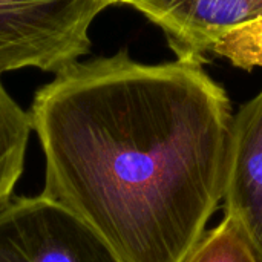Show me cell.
Instances as JSON below:
<instances>
[{
  "mask_svg": "<svg viewBox=\"0 0 262 262\" xmlns=\"http://www.w3.org/2000/svg\"><path fill=\"white\" fill-rule=\"evenodd\" d=\"M0 262H123L80 216L37 196H12L0 209Z\"/></svg>",
  "mask_w": 262,
  "mask_h": 262,
  "instance_id": "3",
  "label": "cell"
},
{
  "mask_svg": "<svg viewBox=\"0 0 262 262\" xmlns=\"http://www.w3.org/2000/svg\"><path fill=\"white\" fill-rule=\"evenodd\" d=\"M212 52L246 71L262 68V17L223 35Z\"/></svg>",
  "mask_w": 262,
  "mask_h": 262,
  "instance_id": "8",
  "label": "cell"
},
{
  "mask_svg": "<svg viewBox=\"0 0 262 262\" xmlns=\"http://www.w3.org/2000/svg\"><path fill=\"white\" fill-rule=\"evenodd\" d=\"M157 25L181 61L203 63L227 32L262 17V0H121Z\"/></svg>",
  "mask_w": 262,
  "mask_h": 262,
  "instance_id": "4",
  "label": "cell"
},
{
  "mask_svg": "<svg viewBox=\"0 0 262 262\" xmlns=\"http://www.w3.org/2000/svg\"><path fill=\"white\" fill-rule=\"evenodd\" d=\"M181 262H262V256L241 224L229 215L206 230Z\"/></svg>",
  "mask_w": 262,
  "mask_h": 262,
  "instance_id": "7",
  "label": "cell"
},
{
  "mask_svg": "<svg viewBox=\"0 0 262 262\" xmlns=\"http://www.w3.org/2000/svg\"><path fill=\"white\" fill-rule=\"evenodd\" d=\"M46 198L123 262H181L223 203L232 106L198 61H75L29 109Z\"/></svg>",
  "mask_w": 262,
  "mask_h": 262,
  "instance_id": "1",
  "label": "cell"
},
{
  "mask_svg": "<svg viewBox=\"0 0 262 262\" xmlns=\"http://www.w3.org/2000/svg\"><path fill=\"white\" fill-rule=\"evenodd\" d=\"M223 203L262 256V91L233 115Z\"/></svg>",
  "mask_w": 262,
  "mask_h": 262,
  "instance_id": "5",
  "label": "cell"
},
{
  "mask_svg": "<svg viewBox=\"0 0 262 262\" xmlns=\"http://www.w3.org/2000/svg\"><path fill=\"white\" fill-rule=\"evenodd\" d=\"M117 3H121V0H117Z\"/></svg>",
  "mask_w": 262,
  "mask_h": 262,
  "instance_id": "9",
  "label": "cell"
},
{
  "mask_svg": "<svg viewBox=\"0 0 262 262\" xmlns=\"http://www.w3.org/2000/svg\"><path fill=\"white\" fill-rule=\"evenodd\" d=\"M31 132L29 112L23 111L0 83V209L12 198L23 173Z\"/></svg>",
  "mask_w": 262,
  "mask_h": 262,
  "instance_id": "6",
  "label": "cell"
},
{
  "mask_svg": "<svg viewBox=\"0 0 262 262\" xmlns=\"http://www.w3.org/2000/svg\"><path fill=\"white\" fill-rule=\"evenodd\" d=\"M117 0H0V74H57L91 49L92 21Z\"/></svg>",
  "mask_w": 262,
  "mask_h": 262,
  "instance_id": "2",
  "label": "cell"
}]
</instances>
